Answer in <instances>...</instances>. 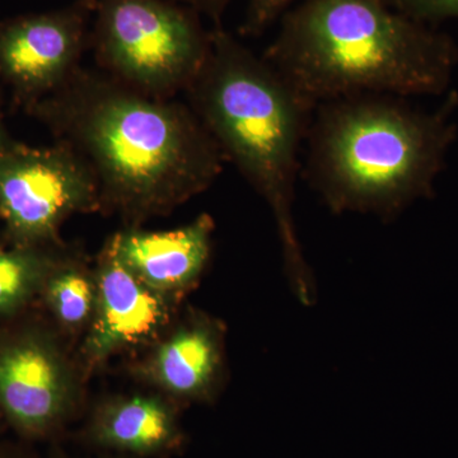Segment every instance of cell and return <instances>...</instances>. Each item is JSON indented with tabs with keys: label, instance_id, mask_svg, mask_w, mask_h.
Wrapping results in <instances>:
<instances>
[{
	"label": "cell",
	"instance_id": "6da1fadb",
	"mask_svg": "<svg viewBox=\"0 0 458 458\" xmlns=\"http://www.w3.org/2000/svg\"><path fill=\"white\" fill-rule=\"evenodd\" d=\"M89 165L101 205L132 219L167 212L223 170L221 148L192 108L78 66L26 107Z\"/></svg>",
	"mask_w": 458,
	"mask_h": 458
},
{
	"label": "cell",
	"instance_id": "7a4b0ae2",
	"mask_svg": "<svg viewBox=\"0 0 458 458\" xmlns=\"http://www.w3.org/2000/svg\"><path fill=\"white\" fill-rule=\"evenodd\" d=\"M264 59L313 113L352 96L441 93L457 50L384 0H300L280 18Z\"/></svg>",
	"mask_w": 458,
	"mask_h": 458
},
{
	"label": "cell",
	"instance_id": "3957f363",
	"mask_svg": "<svg viewBox=\"0 0 458 458\" xmlns=\"http://www.w3.org/2000/svg\"><path fill=\"white\" fill-rule=\"evenodd\" d=\"M186 92L225 158L269 205L286 278L300 302L311 306L315 280L295 229L293 203L312 111L264 56H256L222 25L210 31L207 59Z\"/></svg>",
	"mask_w": 458,
	"mask_h": 458
},
{
	"label": "cell",
	"instance_id": "277c9868",
	"mask_svg": "<svg viewBox=\"0 0 458 458\" xmlns=\"http://www.w3.org/2000/svg\"><path fill=\"white\" fill-rule=\"evenodd\" d=\"M397 96L333 99L313 110L303 174L334 213L388 219L427 197L454 126Z\"/></svg>",
	"mask_w": 458,
	"mask_h": 458
},
{
	"label": "cell",
	"instance_id": "5b68a950",
	"mask_svg": "<svg viewBox=\"0 0 458 458\" xmlns=\"http://www.w3.org/2000/svg\"><path fill=\"white\" fill-rule=\"evenodd\" d=\"M93 12L96 56L111 77L152 98L189 89L210 42L197 12L171 0H98Z\"/></svg>",
	"mask_w": 458,
	"mask_h": 458
},
{
	"label": "cell",
	"instance_id": "8992f818",
	"mask_svg": "<svg viewBox=\"0 0 458 458\" xmlns=\"http://www.w3.org/2000/svg\"><path fill=\"white\" fill-rule=\"evenodd\" d=\"M101 207L89 165L62 141L35 148L13 140L0 155V219L8 245H59L69 216Z\"/></svg>",
	"mask_w": 458,
	"mask_h": 458
},
{
	"label": "cell",
	"instance_id": "52a82bcc",
	"mask_svg": "<svg viewBox=\"0 0 458 458\" xmlns=\"http://www.w3.org/2000/svg\"><path fill=\"white\" fill-rule=\"evenodd\" d=\"M16 318L0 327V414L18 433L38 438L68 417L73 376L53 334Z\"/></svg>",
	"mask_w": 458,
	"mask_h": 458
},
{
	"label": "cell",
	"instance_id": "ba28073f",
	"mask_svg": "<svg viewBox=\"0 0 458 458\" xmlns=\"http://www.w3.org/2000/svg\"><path fill=\"white\" fill-rule=\"evenodd\" d=\"M89 5L0 21V82L17 104L47 98L78 68L87 41Z\"/></svg>",
	"mask_w": 458,
	"mask_h": 458
},
{
	"label": "cell",
	"instance_id": "9c48e42d",
	"mask_svg": "<svg viewBox=\"0 0 458 458\" xmlns=\"http://www.w3.org/2000/svg\"><path fill=\"white\" fill-rule=\"evenodd\" d=\"M95 279L98 302L83 348L89 367L158 335L174 303L141 283L117 259L111 241L99 256Z\"/></svg>",
	"mask_w": 458,
	"mask_h": 458
},
{
	"label": "cell",
	"instance_id": "30bf717a",
	"mask_svg": "<svg viewBox=\"0 0 458 458\" xmlns=\"http://www.w3.org/2000/svg\"><path fill=\"white\" fill-rule=\"evenodd\" d=\"M214 221L201 214L171 231L128 229L110 238L117 259L157 293L176 302L198 284L212 252Z\"/></svg>",
	"mask_w": 458,
	"mask_h": 458
},
{
	"label": "cell",
	"instance_id": "8fae6325",
	"mask_svg": "<svg viewBox=\"0 0 458 458\" xmlns=\"http://www.w3.org/2000/svg\"><path fill=\"white\" fill-rule=\"evenodd\" d=\"M225 370V327L216 319L194 315L157 345L144 373L165 393L182 400H209Z\"/></svg>",
	"mask_w": 458,
	"mask_h": 458
},
{
	"label": "cell",
	"instance_id": "7c38bea8",
	"mask_svg": "<svg viewBox=\"0 0 458 458\" xmlns=\"http://www.w3.org/2000/svg\"><path fill=\"white\" fill-rule=\"evenodd\" d=\"M95 441L110 450L153 456L180 442L176 415L164 400L131 396L110 401L93 420Z\"/></svg>",
	"mask_w": 458,
	"mask_h": 458
},
{
	"label": "cell",
	"instance_id": "4fadbf2b",
	"mask_svg": "<svg viewBox=\"0 0 458 458\" xmlns=\"http://www.w3.org/2000/svg\"><path fill=\"white\" fill-rule=\"evenodd\" d=\"M56 246L0 247V322L22 316L40 298L45 280L62 256Z\"/></svg>",
	"mask_w": 458,
	"mask_h": 458
},
{
	"label": "cell",
	"instance_id": "5bb4252c",
	"mask_svg": "<svg viewBox=\"0 0 458 458\" xmlns=\"http://www.w3.org/2000/svg\"><path fill=\"white\" fill-rule=\"evenodd\" d=\"M38 300L64 330L89 327L98 302L95 274L62 255L45 280Z\"/></svg>",
	"mask_w": 458,
	"mask_h": 458
},
{
	"label": "cell",
	"instance_id": "9a60e30c",
	"mask_svg": "<svg viewBox=\"0 0 458 458\" xmlns=\"http://www.w3.org/2000/svg\"><path fill=\"white\" fill-rule=\"evenodd\" d=\"M297 2L300 0H247L245 17L240 27L241 35L250 38L262 35Z\"/></svg>",
	"mask_w": 458,
	"mask_h": 458
},
{
	"label": "cell",
	"instance_id": "2e32d148",
	"mask_svg": "<svg viewBox=\"0 0 458 458\" xmlns=\"http://www.w3.org/2000/svg\"><path fill=\"white\" fill-rule=\"evenodd\" d=\"M386 4L420 22L458 20V0H384Z\"/></svg>",
	"mask_w": 458,
	"mask_h": 458
},
{
	"label": "cell",
	"instance_id": "e0dca14e",
	"mask_svg": "<svg viewBox=\"0 0 458 458\" xmlns=\"http://www.w3.org/2000/svg\"><path fill=\"white\" fill-rule=\"evenodd\" d=\"M181 5H185L199 14H205L216 23V26L221 25L223 14L225 9L233 0H174Z\"/></svg>",
	"mask_w": 458,
	"mask_h": 458
},
{
	"label": "cell",
	"instance_id": "ac0fdd59",
	"mask_svg": "<svg viewBox=\"0 0 458 458\" xmlns=\"http://www.w3.org/2000/svg\"><path fill=\"white\" fill-rule=\"evenodd\" d=\"M12 141L13 140L9 137L7 128H5L4 114H3L2 102H0V155L11 146Z\"/></svg>",
	"mask_w": 458,
	"mask_h": 458
},
{
	"label": "cell",
	"instance_id": "d6986e66",
	"mask_svg": "<svg viewBox=\"0 0 458 458\" xmlns=\"http://www.w3.org/2000/svg\"><path fill=\"white\" fill-rule=\"evenodd\" d=\"M80 2L84 3V4L89 5L92 11H95L96 5H98V0H80Z\"/></svg>",
	"mask_w": 458,
	"mask_h": 458
},
{
	"label": "cell",
	"instance_id": "ffe728a7",
	"mask_svg": "<svg viewBox=\"0 0 458 458\" xmlns=\"http://www.w3.org/2000/svg\"><path fill=\"white\" fill-rule=\"evenodd\" d=\"M0 458H13V457L9 456V454H4V452H0Z\"/></svg>",
	"mask_w": 458,
	"mask_h": 458
},
{
	"label": "cell",
	"instance_id": "44dd1931",
	"mask_svg": "<svg viewBox=\"0 0 458 458\" xmlns=\"http://www.w3.org/2000/svg\"><path fill=\"white\" fill-rule=\"evenodd\" d=\"M0 417H2V414H0ZM3 418V417H2Z\"/></svg>",
	"mask_w": 458,
	"mask_h": 458
}]
</instances>
